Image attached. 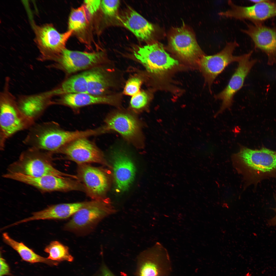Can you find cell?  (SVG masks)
I'll return each mask as SVG.
<instances>
[{
	"mask_svg": "<svg viewBox=\"0 0 276 276\" xmlns=\"http://www.w3.org/2000/svg\"><path fill=\"white\" fill-rule=\"evenodd\" d=\"M29 129L23 143L29 147L51 153H59L64 146L77 138L88 137L96 134L94 129L82 131L65 130L53 121L34 124Z\"/></svg>",
	"mask_w": 276,
	"mask_h": 276,
	"instance_id": "cell-1",
	"label": "cell"
},
{
	"mask_svg": "<svg viewBox=\"0 0 276 276\" xmlns=\"http://www.w3.org/2000/svg\"><path fill=\"white\" fill-rule=\"evenodd\" d=\"M232 159L235 168L247 184L276 172V152L268 149L252 150L241 146Z\"/></svg>",
	"mask_w": 276,
	"mask_h": 276,
	"instance_id": "cell-2",
	"label": "cell"
},
{
	"mask_svg": "<svg viewBox=\"0 0 276 276\" xmlns=\"http://www.w3.org/2000/svg\"><path fill=\"white\" fill-rule=\"evenodd\" d=\"M10 78H5L0 93V147L4 149L7 140L17 132L29 129L35 122L20 110L17 98L10 90Z\"/></svg>",
	"mask_w": 276,
	"mask_h": 276,
	"instance_id": "cell-3",
	"label": "cell"
},
{
	"mask_svg": "<svg viewBox=\"0 0 276 276\" xmlns=\"http://www.w3.org/2000/svg\"><path fill=\"white\" fill-rule=\"evenodd\" d=\"M51 153L37 148L29 147L21 154L18 159L11 164L8 172L20 173L33 177L47 175L74 178L55 169L50 162Z\"/></svg>",
	"mask_w": 276,
	"mask_h": 276,
	"instance_id": "cell-4",
	"label": "cell"
},
{
	"mask_svg": "<svg viewBox=\"0 0 276 276\" xmlns=\"http://www.w3.org/2000/svg\"><path fill=\"white\" fill-rule=\"evenodd\" d=\"M136 115L130 110L122 109L110 113L101 126L103 133L116 132L135 147L143 148L144 146L143 124Z\"/></svg>",
	"mask_w": 276,
	"mask_h": 276,
	"instance_id": "cell-5",
	"label": "cell"
},
{
	"mask_svg": "<svg viewBox=\"0 0 276 276\" xmlns=\"http://www.w3.org/2000/svg\"><path fill=\"white\" fill-rule=\"evenodd\" d=\"M33 28L35 42L40 52L37 59L42 62L55 60L65 49L66 43L73 32L69 30L60 33L51 24H34Z\"/></svg>",
	"mask_w": 276,
	"mask_h": 276,
	"instance_id": "cell-6",
	"label": "cell"
},
{
	"mask_svg": "<svg viewBox=\"0 0 276 276\" xmlns=\"http://www.w3.org/2000/svg\"><path fill=\"white\" fill-rule=\"evenodd\" d=\"M137 260L136 276H168L171 272L168 252L159 243L141 252Z\"/></svg>",
	"mask_w": 276,
	"mask_h": 276,
	"instance_id": "cell-7",
	"label": "cell"
},
{
	"mask_svg": "<svg viewBox=\"0 0 276 276\" xmlns=\"http://www.w3.org/2000/svg\"><path fill=\"white\" fill-rule=\"evenodd\" d=\"M110 201L103 199L89 202L74 214L65 228L80 231L92 227L105 217L116 212Z\"/></svg>",
	"mask_w": 276,
	"mask_h": 276,
	"instance_id": "cell-8",
	"label": "cell"
},
{
	"mask_svg": "<svg viewBox=\"0 0 276 276\" xmlns=\"http://www.w3.org/2000/svg\"><path fill=\"white\" fill-rule=\"evenodd\" d=\"M133 52L135 58L147 70L154 74H162L178 64L158 42L138 47Z\"/></svg>",
	"mask_w": 276,
	"mask_h": 276,
	"instance_id": "cell-9",
	"label": "cell"
},
{
	"mask_svg": "<svg viewBox=\"0 0 276 276\" xmlns=\"http://www.w3.org/2000/svg\"><path fill=\"white\" fill-rule=\"evenodd\" d=\"M168 44L170 49L177 56L190 62L199 63L204 55L193 33L184 26L172 30L169 38Z\"/></svg>",
	"mask_w": 276,
	"mask_h": 276,
	"instance_id": "cell-10",
	"label": "cell"
},
{
	"mask_svg": "<svg viewBox=\"0 0 276 276\" xmlns=\"http://www.w3.org/2000/svg\"><path fill=\"white\" fill-rule=\"evenodd\" d=\"M239 44L235 41L227 43L221 51L214 55H204L199 63L205 80L211 86L215 80L230 64L238 62L241 55L235 56L233 52Z\"/></svg>",
	"mask_w": 276,
	"mask_h": 276,
	"instance_id": "cell-11",
	"label": "cell"
},
{
	"mask_svg": "<svg viewBox=\"0 0 276 276\" xmlns=\"http://www.w3.org/2000/svg\"><path fill=\"white\" fill-rule=\"evenodd\" d=\"M252 51L241 55L238 65L225 88L214 96L216 99L222 101L221 107L215 114L217 116L222 112L232 105L235 94L242 87L245 80L257 60L251 59Z\"/></svg>",
	"mask_w": 276,
	"mask_h": 276,
	"instance_id": "cell-12",
	"label": "cell"
},
{
	"mask_svg": "<svg viewBox=\"0 0 276 276\" xmlns=\"http://www.w3.org/2000/svg\"><path fill=\"white\" fill-rule=\"evenodd\" d=\"M3 177L33 186L45 192L77 190L80 188L75 182L68 178L53 175L36 177L7 172Z\"/></svg>",
	"mask_w": 276,
	"mask_h": 276,
	"instance_id": "cell-13",
	"label": "cell"
},
{
	"mask_svg": "<svg viewBox=\"0 0 276 276\" xmlns=\"http://www.w3.org/2000/svg\"><path fill=\"white\" fill-rule=\"evenodd\" d=\"M59 153L79 164L105 163L102 152L88 137L79 138L73 141L62 147Z\"/></svg>",
	"mask_w": 276,
	"mask_h": 276,
	"instance_id": "cell-14",
	"label": "cell"
},
{
	"mask_svg": "<svg viewBox=\"0 0 276 276\" xmlns=\"http://www.w3.org/2000/svg\"><path fill=\"white\" fill-rule=\"evenodd\" d=\"M231 8L219 13L221 16L242 20L249 19L253 22H259L276 16V3L264 1L248 6L236 5L231 1L228 2Z\"/></svg>",
	"mask_w": 276,
	"mask_h": 276,
	"instance_id": "cell-15",
	"label": "cell"
},
{
	"mask_svg": "<svg viewBox=\"0 0 276 276\" xmlns=\"http://www.w3.org/2000/svg\"><path fill=\"white\" fill-rule=\"evenodd\" d=\"M248 25L243 31L253 41L255 47L265 53L268 57V64L276 63V29L266 26L259 22Z\"/></svg>",
	"mask_w": 276,
	"mask_h": 276,
	"instance_id": "cell-16",
	"label": "cell"
},
{
	"mask_svg": "<svg viewBox=\"0 0 276 276\" xmlns=\"http://www.w3.org/2000/svg\"><path fill=\"white\" fill-rule=\"evenodd\" d=\"M104 55L102 52L88 53L65 49L55 60L58 62L56 65L70 74L96 65L102 61Z\"/></svg>",
	"mask_w": 276,
	"mask_h": 276,
	"instance_id": "cell-17",
	"label": "cell"
},
{
	"mask_svg": "<svg viewBox=\"0 0 276 276\" xmlns=\"http://www.w3.org/2000/svg\"><path fill=\"white\" fill-rule=\"evenodd\" d=\"M114 179L117 189L123 192L127 190L134 178L136 168L126 152L123 149L114 150L112 154Z\"/></svg>",
	"mask_w": 276,
	"mask_h": 276,
	"instance_id": "cell-18",
	"label": "cell"
},
{
	"mask_svg": "<svg viewBox=\"0 0 276 276\" xmlns=\"http://www.w3.org/2000/svg\"><path fill=\"white\" fill-rule=\"evenodd\" d=\"M50 90L39 93L19 95L17 98L18 107L27 118L35 122L50 106L55 104Z\"/></svg>",
	"mask_w": 276,
	"mask_h": 276,
	"instance_id": "cell-19",
	"label": "cell"
},
{
	"mask_svg": "<svg viewBox=\"0 0 276 276\" xmlns=\"http://www.w3.org/2000/svg\"><path fill=\"white\" fill-rule=\"evenodd\" d=\"M115 17L139 40L147 41L153 37L155 31L153 25L131 7H128Z\"/></svg>",
	"mask_w": 276,
	"mask_h": 276,
	"instance_id": "cell-20",
	"label": "cell"
},
{
	"mask_svg": "<svg viewBox=\"0 0 276 276\" xmlns=\"http://www.w3.org/2000/svg\"><path fill=\"white\" fill-rule=\"evenodd\" d=\"M79 175L87 191L97 200L101 197L108 189V180L106 175L100 169L88 165L81 167Z\"/></svg>",
	"mask_w": 276,
	"mask_h": 276,
	"instance_id": "cell-21",
	"label": "cell"
},
{
	"mask_svg": "<svg viewBox=\"0 0 276 276\" xmlns=\"http://www.w3.org/2000/svg\"><path fill=\"white\" fill-rule=\"evenodd\" d=\"M89 202L61 203L49 206L41 211L33 212L32 216L22 220L23 223L39 220L66 218L85 207Z\"/></svg>",
	"mask_w": 276,
	"mask_h": 276,
	"instance_id": "cell-22",
	"label": "cell"
},
{
	"mask_svg": "<svg viewBox=\"0 0 276 276\" xmlns=\"http://www.w3.org/2000/svg\"><path fill=\"white\" fill-rule=\"evenodd\" d=\"M55 104L66 106L75 111L80 108L91 105L104 104L117 105L118 100L111 96H97L87 93L66 94L55 101Z\"/></svg>",
	"mask_w": 276,
	"mask_h": 276,
	"instance_id": "cell-23",
	"label": "cell"
},
{
	"mask_svg": "<svg viewBox=\"0 0 276 276\" xmlns=\"http://www.w3.org/2000/svg\"><path fill=\"white\" fill-rule=\"evenodd\" d=\"M110 84L107 74L101 68L94 67L88 71L87 93L101 96L107 90Z\"/></svg>",
	"mask_w": 276,
	"mask_h": 276,
	"instance_id": "cell-24",
	"label": "cell"
},
{
	"mask_svg": "<svg viewBox=\"0 0 276 276\" xmlns=\"http://www.w3.org/2000/svg\"><path fill=\"white\" fill-rule=\"evenodd\" d=\"M88 71L74 75L59 86L50 90L53 96L61 95L87 93Z\"/></svg>",
	"mask_w": 276,
	"mask_h": 276,
	"instance_id": "cell-25",
	"label": "cell"
},
{
	"mask_svg": "<svg viewBox=\"0 0 276 276\" xmlns=\"http://www.w3.org/2000/svg\"><path fill=\"white\" fill-rule=\"evenodd\" d=\"M2 237L4 242L16 250L23 260L32 263L41 262L51 266H57L55 262L47 258L35 253L23 243L18 242L14 240L7 233H3Z\"/></svg>",
	"mask_w": 276,
	"mask_h": 276,
	"instance_id": "cell-26",
	"label": "cell"
},
{
	"mask_svg": "<svg viewBox=\"0 0 276 276\" xmlns=\"http://www.w3.org/2000/svg\"><path fill=\"white\" fill-rule=\"evenodd\" d=\"M44 251L49 254L47 258L57 265L63 261L71 262L74 260L69 252L68 247L58 241L51 242L45 248Z\"/></svg>",
	"mask_w": 276,
	"mask_h": 276,
	"instance_id": "cell-27",
	"label": "cell"
},
{
	"mask_svg": "<svg viewBox=\"0 0 276 276\" xmlns=\"http://www.w3.org/2000/svg\"><path fill=\"white\" fill-rule=\"evenodd\" d=\"M89 14L84 6L72 11L69 17V30L78 31L83 30L88 22Z\"/></svg>",
	"mask_w": 276,
	"mask_h": 276,
	"instance_id": "cell-28",
	"label": "cell"
},
{
	"mask_svg": "<svg viewBox=\"0 0 276 276\" xmlns=\"http://www.w3.org/2000/svg\"><path fill=\"white\" fill-rule=\"evenodd\" d=\"M149 100L148 97L145 92L139 91L132 97L129 110L136 115L142 113L146 110Z\"/></svg>",
	"mask_w": 276,
	"mask_h": 276,
	"instance_id": "cell-29",
	"label": "cell"
},
{
	"mask_svg": "<svg viewBox=\"0 0 276 276\" xmlns=\"http://www.w3.org/2000/svg\"><path fill=\"white\" fill-rule=\"evenodd\" d=\"M119 0H107L101 1L100 6L104 14L109 17H116L119 6Z\"/></svg>",
	"mask_w": 276,
	"mask_h": 276,
	"instance_id": "cell-30",
	"label": "cell"
},
{
	"mask_svg": "<svg viewBox=\"0 0 276 276\" xmlns=\"http://www.w3.org/2000/svg\"><path fill=\"white\" fill-rule=\"evenodd\" d=\"M142 82L136 77L130 79L127 82L124 90V93L129 96H133L139 92Z\"/></svg>",
	"mask_w": 276,
	"mask_h": 276,
	"instance_id": "cell-31",
	"label": "cell"
},
{
	"mask_svg": "<svg viewBox=\"0 0 276 276\" xmlns=\"http://www.w3.org/2000/svg\"><path fill=\"white\" fill-rule=\"evenodd\" d=\"M101 1L99 0H88L84 1L85 6L91 15L93 14L99 9L100 6Z\"/></svg>",
	"mask_w": 276,
	"mask_h": 276,
	"instance_id": "cell-32",
	"label": "cell"
},
{
	"mask_svg": "<svg viewBox=\"0 0 276 276\" xmlns=\"http://www.w3.org/2000/svg\"><path fill=\"white\" fill-rule=\"evenodd\" d=\"M0 276L8 275L10 274L9 266L5 260L2 257H0Z\"/></svg>",
	"mask_w": 276,
	"mask_h": 276,
	"instance_id": "cell-33",
	"label": "cell"
},
{
	"mask_svg": "<svg viewBox=\"0 0 276 276\" xmlns=\"http://www.w3.org/2000/svg\"><path fill=\"white\" fill-rule=\"evenodd\" d=\"M97 276H115L105 264H102Z\"/></svg>",
	"mask_w": 276,
	"mask_h": 276,
	"instance_id": "cell-34",
	"label": "cell"
},
{
	"mask_svg": "<svg viewBox=\"0 0 276 276\" xmlns=\"http://www.w3.org/2000/svg\"><path fill=\"white\" fill-rule=\"evenodd\" d=\"M274 198L276 201V197H275ZM273 209L274 211L276 214L274 217L269 220L268 221V225L270 226H276V207Z\"/></svg>",
	"mask_w": 276,
	"mask_h": 276,
	"instance_id": "cell-35",
	"label": "cell"
},
{
	"mask_svg": "<svg viewBox=\"0 0 276 276\" xmlns=\"http://www.w3.org/2000/svg\"><path fill=\"white\" fill-rule=\"evenodd\" d=\"M245 276H252V274L251 273H250L249 272H248L247 273Z\"/></svg>",
	"mask_w": 276,
	"mask_h": 276,
	"instance_id": "cell-36",
	"label": "cell"
}]
</instances>
